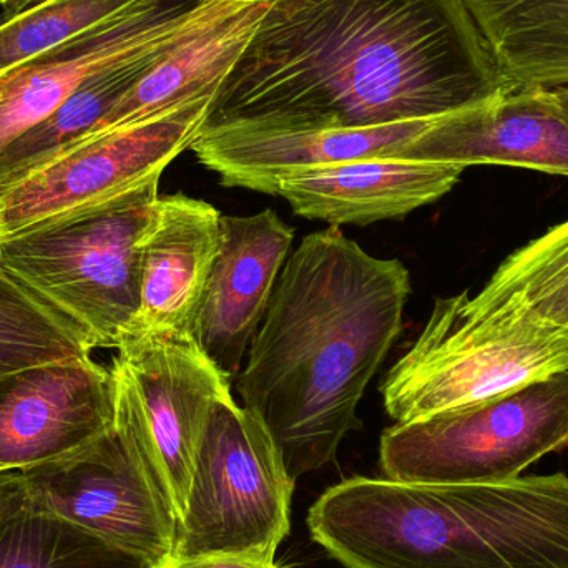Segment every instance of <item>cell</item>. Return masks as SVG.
Segmentation results:
<instances>
[{
    "mask_svg": "<svg viewBox=\"0 0 568 568\" xmlns=\"http://www.w3.org/2000/svg\"><path fill=\"white\" fill-rule=\"evenodd\" d=\"M509 90L463 0H270L203 130L376 129Z\"/></svg>",
    "mask_w": 568,
    "mask_h": 568,
    "instance_id": "obj_1",
    "label": "cell"
},
{
    "mask_svg": "<svg viewBox=\"0 0 568 568\" xmlns=\"http://www.w3.org/2000/svg\"><path fill=\"white\" fill-rule=\"evenodd\" d=\"M406 266L337 226L287 256L236 390L275 440L291 479L333 463L357 406L403 331Z\"/></svg>",
    "mask_w": 568,
    "mask_h": 568,
    "instance_id": "obj_2",
    "label": "cell"
},
{
    "mask_svg": "<svg viewBox=\"0 0 568 568\" xmlns=\"http://www.w3.org/2000/svg\"><path fill=\"white\" fill-rule=\"evenodd\" d=\"M346 568H568V477L410 484L354 477L307 514Z\"/></svg>",
    "mask_w": 568,
    "mask_h": 568,
    "instance_id": "obj_3",
    "label": "cell"
},
{
    "mask_svg": "<svg viewBox=\"0 0 568 568\" xmlns=\"http://www.w3.org/2000/svg\"><path fill=\"white\" fill-rule=\"evenodd\" d=\"M159 183L0 239V270L70 324L90 349H116L135 333L142 242Z\"/></svg>",
    "mask_w": 568,
    "mask_h": 568,
    "instance_id": "obj_4",
    "label": "cell"
},
{
    "mask_svg": "<svg viewBox=\"0 0 568 568\" xmlns=\"http://www.w3.org/2000/svg\"><path fill=\"white\" fill-rule=\"evenodd\" d=\"M568 371V331L483 313L469 291L440 297L419 336L383 381L384 409L409 423Z\"/></svg>",
    "mask_w": 568,
    "mask_h": 568,
    "instance_id": "obj_5",
    "label": "cell"
},
{
    "mask_svg": "<svg viewBox=\"0 0 568 568\" xmlns=\"http://www.w3.org/2000/svg\"><path fill=\"white\" fill-rule=\"evenodd\" d=\"M568 447V371L499 396L409 423L381 436L387 479L410 484H494L517 479Z\"/></svg>",
    "mask_w": 568,
    "mask_h": 568,
    "instance_id": "obj_6",
    "label": "cell"
},
{
    "mask_svg": "<svg viewBox=\"0 0 568 568\" xmlns=\"http://www.w3.org/2000/svg\"><path fill=\"white\" fill-rule=\"evenodd\" d=\"M294 483L262 420L233 394L223 397L200 444L173 557L275 559L290 534Z\"/></svg>",
    "mask_w": 568,
    "mask_h": 568,
    "instance_id": "obj_7",
    "label": "cell"
},
{
    "mask_svg": "<svg viewBox=\"0 0 568 568\" xmlns=\"http://www.w3.org/2000/svg\"><path fill=\"white\" fill-rule=\"evenodd\" d=\"M115 427L132 443L179 514L213 407L232 396L233 381L186 334H133L110 366Z\"/></svg>",
    "mask_w": 568,
    "mask_h": 568,
    "instance_id": "obj_8",
    "label": "cell"
},
{
    "mask_svg": "<svg viewBox=\"0 0 568 568\" xmlns=\"http://www.w3.org/2000/svg\"><path fill=\"white\" fill-rule=\"evenodd\" d=\"M212 99L200 97L63 150L0 195V239L160 182L199 139Z\"/></svg>",
    "mask_w": 568,
    "mask_h": 568,
    "instance_id": "obj_9",
    "label": "cell"
},
{
    "mask_svg": "<svg viewBox=\"0 0 568 568\" xmlns=\"http://www.w3.org/2000/svg\"><path fill=\"white\" fill-rule=\"evenodd\" d=\"M27 503L162 567L175 554L179 514L135 447L116 429L60 459L22 470Z\"/></svg>",
    "mask_w": 568,
    "mask_h": 568,
    "instance_id": "obj_10",
    "label": "cell"
},
{
    "mask_svg": "<svg viewBox=\"0 0 568 568\" xmlns=\"http://www.w3.org/2000/svg\"><path fill=\"white\" fill-rule=\"evenodd\" d=\"M206 0H140L113 19L0 72V150L93 77L172 43Z\"/></svg>",
    "mask_w": 568,
    "mask_h": 568,
    "instance_id": "obj_11",
    "label": "cell"
},
{
    "mask_svg": "<svg viewBox=\"0 0 568 568\" xmlns=\"http://www.w3.org/2000/svg\"><path fill=\"white\" fill-rule=\"evenodd\" d=\"M115 424L110 367L92 356L0 376V470H22L82 449Z\"/></svg>",
    "mask_w": 568,
    "mask_h": 568,
    "instance_id": "obj_12",
    "label": "cell"
},
{
    "mask_svg": "<svg viewBox=\"0 0 568 568\" xmlns=\"http://www.w3.org/2000/svg\"><path fill=\"white\" fill-rule=\"evenodd\" d=\"M396 159L500 165L568 176V115L552 90L513 89L433 120Z\"/></svg>",
    "mask_w": 568,
    "mask_h": 568,
    "instance_id": "obj_13",
    "label": "cell"
},
{
    "mask_svg": "<svg viewBox=\"0 0 568 568\" xmlns=\"http://www.w3.org/2000/svg\"><path fill=\"white\" fill-rule=\"evenodd\" d=\"M293 240V226L275 210L222 216V243L203 291L195 337L232 381L265 320Z\"/></svg>",
    "mask_w": 568,
    "mask_h": 568,
    "instance_id": "obj_14",
    "label": "cell"
},
{
    "mask_svg": "<svg viewBox=\"0 0 568 568\" xmlns=\"http://www.w3.org/2000/svg\"><path fill=\"white\" fill-rule=\"evenodd\" d=\"M433 120L376 129L283 130L222 126L202 130L190 146L205 169L229 189L278 196L291 173L346 160L394 155Z\"/></svg>",
    "mask_w": 568,
    "mask_h": 568,
    "instance_id": "obj_15",
    "label": "cell"
},
{
    "mask_svg": "<svg viewBox=\"0 0 568 568\" xmlns=\"http://www.w3.org/2000/svg\"><path fill=\"white\" fill-rule=\"evenodd\" d=\"M464 169L381 155L291 173L278 196L296 215L329 226L371 225L400 219L437 202L459 183Z\"/></svg>",
    "mask_w": 568,
    "mask_h": 568,
    "instance_id": "obj_16",
    "label": "cell"
},
{
    "mask_svg": "<svg viewBox=\"0 0 568 568\" xmlns=\"http://www.w3.org/2000/svg\"><path fill=\"white\" fill-rule=\"evenodd\" d=\"M268 6L270 0H206L202 13L87 136L132 125L200 97L213 95L242 55Z\"/></svg>",
    "mask_w": 568,
    "mask_h": 568,
    "instance_id": "obj_17",
    "label": "cell"
},
{
    "mask_svg": "<svg viewBox=\"0 0 568 568\" xmlns=\"http://www.w3.org/2000/svg\"><path fill=\"white\" fill-rule=\"evenodd\" d=\"M222 216L209 202L183 193L159 196L142 242L133 334L169 331L195 337L203 291L222 243Z\"/></svg>",
    "mask_w": 568,
    "mask_h": 568,
    "instance_id": "obj_18",
    "label": "cell"
},
{
    "mask_svg": "<svg viewBox=\"0 0 568 568\" xmlns=\"http://www.w3.org/2000/svg\"><path fill=\"white\" fill-rule=\"evenodd\" d=\"M513 89H568V0H463Z\"/></svg>",
    "mask_w": 568,
    "mask_h": 568,
    "instance_id": "obj_19",
    "label": "cell"
},
{
    "mask_svg": "<svg viewBox=\"0 0 568 568\" xmlns=\"http://www.w3.org/2000/svg\"><path fill=\"white\" fill-rule=\"evenodd\" d=\"M172 43L93 77L47 119L3 146L0 150V195L89 135Z\"/></svg>",
    "mask_w": 568,
    "mask_h": 568,
    "instance_id": "obj_20",
    "label": "cell"
},
{
    "mask_svg": "<svg viewBox=\"0 0 568 568\" xmlns=\"http://www.w3.org/2000/svg\"><path fill=\"white\" fill-rule=\"evenodd\" d=\"M469 303L568 331V220L507 256L479 293H469Z\"/></svg>",
    "mask_w": 568,
    "mask_h": 568,
    "instance_id": "obj_21",
    "label": "cell"
},
{
    "mask_svg": "<svg viewBox=\"0 0 568 568\" xmlns=\"http://www.w3.org/2000/svg\"><path fill=\"white\" fill-rule=\"evenodd\" d=\"M0 568L160 567L23 497L0 516Z\"/></svg>",
    "mask_w": 568,
    "mask_h": 568,
    "instance_id": "obj_22",
    "label": "cell"
},
{
    "mask_svg": "<svg viewBox=\"0 0 568 568\" xmlns=\"http://www.w3.org/2000/svg\"><path fill=\"white\" fill-rule=\"evenodd\" d=\"M90 354L92 349L70 324L0 270V376Z\"/></svg>",
    "mask_w": 568,
    "mask_h": 568,
    "instance_id": "obj_23",
    "label": "cell"
},
{
    "mask_svg": "<svg viewBox=\"0 0 568 568\" xmlns=\"http://www.w3.org/2000/svg\"><path fill=\"white\" fill-rule=\"evenodd\" d=\"M140 0H37L0 23V72L125 12Z\"/></svg>",
    "mask_w": 568,
    "mask_h": 568,
    "instance_id": "obj_24",
    "label": "cell"
},
{
    "mask_svg": "<svg viewBox=\"0 0 568 568\" xmlns=\"http://www.w3.org/2000/svg\"><path fill=\"white\" fill-rule=\"evenodd\" d=\"M160 568H283L275 559L245 556V554H203L193 557H173Z\"/></svg>",
    "mask_w": 568,
    "mask_h": 568,
    "instance_id": "obj_25",
    "label": "cell"
},
{
    "mask_svg": "<svg viewBox=\"0 0 568 568\" xmlns=\"http://www.w3.org/2000/svg\"><path fill=\"white\" fill-rule=\"evenodd\" d=\"M23 497L26 493H23L22 473L0 470V516L19 506Z\"/></svg>",
    "mask_w": 568,
    "mask_h": 568,
    "instance_id": "obj_26",
    "label": "cell"
},
{
    "mask_svg": "<svg viewBox=\"0 0 568 568\" xmlns=\"http://www.w3.org/2000/svg\"><path fill=\"white\" fill-rule=\"evenodd\" d=\"M36 2L37 0H7L3 7L9 10L10 16H13V13L20 12V10L27 9V7Z\"/></svg>",
    "mask_w": 568,
    "mask_h": 568,
    "instance_id": "obj_27",
    "label": "cell"
},
{
    "mask_svg": "<svg viewBox=\"0 0 568 568\" xmlns=\"http://www.w3.org/2000/svg\"><path fill=\"white\" fill-rule=\"evenodd\" d=\"M552 92L556 93L557 100H559L560 105H562L568 115V89H557L552 90Z\"/></svg>",
    "mask_w": 568,
    "mask_h": 568,
    "instance_id": "obj_28",
    "label": "cell"
},
{
    "mask_svg": "<svg viewBox=\"0 0 568 568\" xmlns=\"http://www.w3.org/2000/svg\"><path fill=\"white\" fill-rule=\"evenodd\" d=\"M7 0H0V6H6Z\"/></svg>",
    "mask_w": 568,
    "mask_h": 568,
    "instance_id": "obj_29",
    "label": "cell"
}]
</instances>
